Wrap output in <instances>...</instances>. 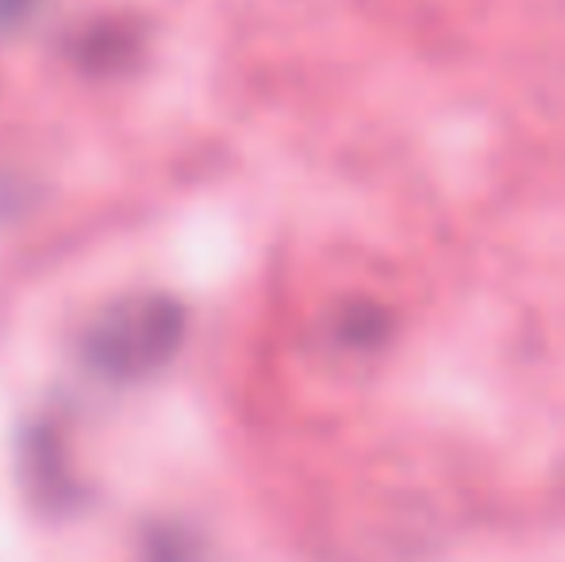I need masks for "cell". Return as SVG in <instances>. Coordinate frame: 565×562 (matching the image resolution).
<instances>
[{
	"label": "cell",
	"instance_id": "1",
	"mask_svg": "<svg viewBox=\"0 0 565 562\" xmlns=\"http://www.w3.org/2000/svg\"><path fill=\"white\" fill-rule=\"evenodd\" d=\"M185 308L170 293L142 289L108 300L85 320L77 354L100 382L135 385L162 374L185 343Z\"/></svg>",
	"mask_w": 565,
	"mask_h": 562
},
{
	"label": "cell",
	"instance_id": "2",
	"mask_svg": "<svg viewBox=\"0 0 565 562\" xmlns=\"http://www.w3.org/2000/svg\"><path fill=\"white\" fill-rule=\"evenodd\" d=\"M39 8H43V0H0V35L23 31L35 20Z\"/></svg>",
	"mask_w": 565,
	"mask_h": 562
}]
</instances>
